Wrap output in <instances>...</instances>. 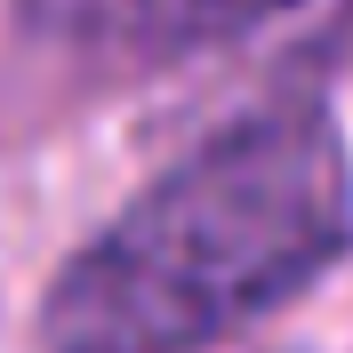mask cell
Listing matches in <instances>:
<instances>
[{
  "mask_svg": "<svg viewBox=\"0 0 353 353\" xmlns=\"http://www.w3.org/2000/svg\"><path fill=\"white\" fill-rule=\"evenodd\" d=\"M353 176L313 105H265L176 161L48 289V353H193L345 257Z\"/></svg>",
  "mask_w": 353,
  "mask_h": 353,
  "instance_id": "cell-1",
  "label": "cell"
},
{
  "mask_svg": "<svg viewBox=\"0 0 353 353\" xmlns=\"http://www.w3.org/2000/svg\"><path fill=\"white\" fill-rule=\"evenodd\" d=\"M176 24H201V32H233V24H257L273 17V8H289V0H169Z\"/></svg>",
  "mask_w": 353,
  "mask_h": 353,
  "instance_id": "cell-2",
  "label": "cell"
}]
</instances>
